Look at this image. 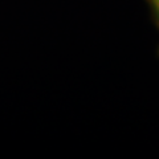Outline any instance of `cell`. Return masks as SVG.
I'll return each instance as SVG.
<instances>
[{"label":"cell","mask_w":159,"mask_h":159,"mask_svg":"<svg viewBox=\"0 0 159 159\" xmlns=\"http://www.w3.org/2000/svg\"><path fill=\"white\" fill-rule=\"evenodd\" d=\"M147 3H148V6H150V9L157 20L158 27H159V0H147Z\"/></svg>","instance_id":"obj_1"}]
</instances>
